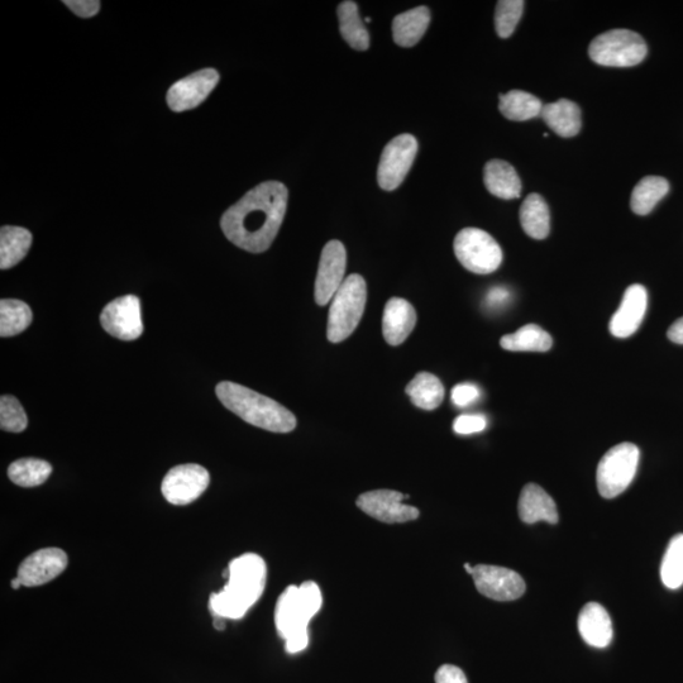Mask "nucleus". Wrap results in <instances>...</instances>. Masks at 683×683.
<instances>
[{
    "label": "nucleus",
    "mask_w": 683,
    "mask_h": 683,
    "mask_svg": "<svg viewBox=\"0 0 683 683\" xmlns=\"http://www.w3.org/2000/svg\"><path fill=\"white\" fill-rule=\"evenodd\" d=\"M417 324V313L412 304L401 298H391L385 305L382 333L390 346L407 341Z\"/></svg>",
    "instance_id": "18"
},
{
    "label": "nucleus",
    "mask_w": 683,
    "mask_h": 683,
    "mask_svg": "<svg viewBox=\"0 0 683 683\" xmlns=\"http://www.w3.org/2000/svg\"><path fill=\"white\" fill-rule=\"evenodd\" d=\"M322 605V591L314 581L286 587L275 609L277 633L285 640L286 652L296 654L307 649L310 620L319 613Z\"/></svg>",
    "instance_id": "3"
},
{
    "label": "nucleus",
    "mask_w": 683,
    "mask_h": 683,
    "mask_svg": "<svg viewBox=\"0 0 683 683\" xmlns=\"http://www.w3.org/2000/svg\"><path fill=\"white\" fill-rule=\"evenodd\" d=\"M339 31L348 45L357 51H366L370 47V33L367 31L365 22L362 21L355 2L347 0L339 4L338 9Z\"/></svg>",
    "instance_id": "24"
},
{
    "label": "nucleus",
    "mask_w": 683,
    "mask_h": 683,
    "mask_svg": "<svg viewBox=\"0 0 683 683\" xmlns=\"http://www.w3.org/2000/svg\"><path fill=\"white\" fill-rule=\"evenodd\" d=\"M499 109L506 119L523 122L541 117L543 104L536 95L522 90H511L508 94L500 95Z\"/></svg>",
    "instance_id": "29"
},
{
    "label": "nucleus",
    "mask_w": 683,
    "mask_h": 683,
    "mask_svg": "<svg viewBox=\"0 0 683 683\" xmlns=\"http://www.w3.org/2000/svg\"><path fill=\"white\" fill-rule=\"evenodd\" d=\"M219 83V74L214 69H204L186 76L167 92V104L171 111L185 112L199 107Z\"/></svg>",
    "instance_id": "15"
},
{
    "label": "nucleus",
    "mask_w": 683,
    "mask_h": 683,
    "mask_svg": "<svg viewBox=\"0 0 683 683\" xmlns=\"http://www.w3.org/2000/svg\"><path fill=\"white\" fill-rule=\"evenodd\" d=\"M52 466L38 458H22L8 467V477L14 484L22 487L40 486L49 479Z\"/></svg>",
    "instance_id": "32"
},
{
    "label": "nucleus",
    "mask_w": 683,
    "mask_h": 683,
    "mask_svg": "<svg viewBox=\"0 0 683 683\" xmlns=\"http://www.w3.org/2000/svg\"><path fill=\"white\" fill-rule=\"evenodd\" d=\"M471 576L480 594L491 600H518L527 590L523 577L509 568L477 565L474 566V573Z\"/></svg>",
    "instance_id": "14"
},
{
    "label": "nucleus",
    "mask_w": 683,
    "mask_h": 683,
    "mask_svg": "<svg viewBox=\"0 0 683 683\" xmlns=\"http://www.w3.org/2000/svg\"><path fill=\"white\" fill-rule=\"evenodd\" d=\"M436 683H468L465 672L456 666L443 665L436 673Z\"/></svg>",
    "instance_id": "39"
},
{
    "label": "nucleus",
    "mask_w": 683,
    "mask_h": 683,
    "mask_svg": "<svg viewBox=\"0 0 683 683\" xmlns=\"http://www.w3.org/2000/svg\"><path fill=\"white\" fill-rule=\"evenodd\" d=\"M500 346L510 352H547L553 346L551 334L536 324H528L501 338Z\"/></svg>",
    "instance_id": "27"
},
{
    "label": "nucleus",
    "mask_w": 683,
    "mask_h": 683,
    "mask_svg": "<svg viewBox=\"0 0 683 683\" xmlns=\"http://www.w3.org/2000/svg\"><path fill=\"white\" fill-rule=\"evenodd\" d=\"M367 302V285L364 277L353 274L347 277L333 296L328 314L327 337L332 343L346 341L364 315Z\"/></svg>",
    "instance_id": "5"
},
{
    "label": "nucleus",
    "mask_w": 683,
    "mask_h": 683,
    "mask_svg": "<svg viewBox=\"0 0 683 683\" xmlns=\"http://www.w3.org/2000/svg\"><path fill=\"white\" fill-rule=\"evenodd\" d=\"M480 398V389L476 385L465 382L458 384L452 390V401L456 407L465 408L474 404Z\"/></svg>",
    "instance_id": "37"
},
{
    "label": "nucleus",
    "mask_w": 683,
    "mask_h": 683,
    "mask_svg": "<svg viewBox=\"0 0 683 683\" xmlns=\"http://www.w3.org/2000/svg\"><path fill=\"white\" fill-rule=\"evenodd\" d=\"M68 562V554L60 548L40 549L21 563L17 577L26 587L45 585L61 575Z\"/></svg>",
    "instance_id": "16"
},
{
    "label": "nucleus",
    "mask_w": 683,
    "mask_h": 683,
    "mask_svg": "<svg viewBox=\"0 0 683 683\" xmlns=\"http://www.w3.org/2000/svg\"><path fill=\"white\" fill-rule=\"evenodd\" d=\"M668 191H670V184L665 178L646 176L635 185L630 207L638 216H647L666 197Z\"/></svg>",
    "instance_id": "30"
},
{
    "label": "nucleus",
    "mask_w": 683,
    "mask_h": 683,
    "mask_svg": "<svg viewBox=\"0 0 683 683\" xmlns=\"http://www.w3.org/2000/svg\"><path fill=\"white\" fill-rule=\"evenodd\" d=\"M484 183L489 193L496 198L511 200L519 198L522 194V181L517 171L509 162L503 160L487 162Z\"/></svg>",
    "instance_id": "21"
},
{
    "label": "nucleus",
    "mask_w": 683,
    "mask_h": 683,
    "mask_svg": "<svg viewBox=\"0 0 683 683\" xmlns=\"http://www.w3.org/2000/svg\"><path fill=\"white\" fill-rule=\"evenodd\" d=\"M661 579L668 589L677 590L683 585V534L671 539L661 566Z\"/></svg>",
    "instance_id": "33"
},
{
    "label": "nucleus",
    "mask_w": 683,
    "mask_h": 683,
    "mask_svg": "<svg viewBox=\"0 0 683 683\" xmlns=\"http://www.w3.org/2000/svg\"><path fill=\"white\" fill-rule=\"evenodd\" d=\"M405 393L415 407L423 410H434L442 404L444 386L437 376L429 372H420L409 382Z\"/></svg>",
    "instance_id": "28"
},
{
    "label": "nucleus",
    "mask_w": 683,
    "mask_h": 683,
    "mask_svg": "<svg viewBox=\"0 0 683 683\" xmlns=\"http://www.w3.org/2000/svg\"><path fill=\"white\" fill-rule=\"evenodd\" d=\"M11 586H12L13 590H18V589H21V586H23V585H22L21 580H19L18 577L16 576V579L12 580Z\"/></svg>",
    "instance_id": "43"
},
{
    "label": "nucleus",
    "mask_w": 683,
    "mask_h": 683,
    "mask_svg": "<svg viewBox=\"0 0 683 683\" xmlns=\"http://www.w3.org/2000/svg\"><path fill=\"white\" fill-rule=\"evenodd\" d=\"M429 23H431V11L424 6L399 14L393 21L395 44L401 47L417 45L427 32Z\"/></svg>",
    "instance_id": "23"
},
{
    "label": "nucleus",
    "mask_w": 683,
    "mask_h": 683,
    "mask_svg": "<svg viewBox=\"0 0 683 683\" xmlns=\"http://www.w3.org/2000/svg\"><path fill=\"white\" fill-rule=\"evenodd\" d=\"M288 200V188L280 181L257 185L223 214L224 236L251 253L269 250L284 222Z\"/></svg>",
    "instance_id": "1"
},
{
    "label": "nucleus",
    "mask_w": 683,
    "mask_h": 683,
    "mask_svg": "<svg viewBox=\"0 0 683 683\" xmlns=\"http://www.w3.org/2000/svg\"><path fill=\"white\" fill-rule=\"evenodd\" d=\"M346 266L345 245L336 240L328 242L320 255L317 280H315V302L320 307L332 302L333 296L341 288L345 281Z\"/></svg>",
    "instance_id": "13"
},
{
    "label": "nucleus",
    "mask_w": 683,
    "mask_h": 683,
    "mask_svg": "<svg viewBox=\"0 0 683 683\" xmlns=\"http://www.w3.org/2000/svg\"><path fill=\"white\" fill-rule=\"evenodd\" d=\"M216 394L229 412L257 428L272 433H289L296 428L295 415L289 409L246 386L222 381Z\"/></svg>",
    "instance_id": "4"
},
{
    "label": "nucleus",
    "mask_w": 683,
    "mask_h": 683,
    "mask_svg": "<svg viewBox=\"0 0 683 683\" xmlns=\"http://www.w3.org/2000/svg\"><path fill=\"white\" fill-rule=\"evenodd\" d=\"M648 54L646 41L629 30H613L597 36L589 47V56L597 65L608 68H632Z\"/></svg>",
    "instance_id": "6"
},
{
    "label": "nucleus",
    "mask_w": 683,
    "mask_h": 683,
    "mask_svg": "<svg viewBox=\"0 0 683 683\" xmlns=\"http://www.w3.org/2000/svg\"><path fill=\"white\" fill-rule=\"evenodd\" d=\"M365 22H367V23L371 22V18H366Z\"/></svg>",
    "instance_id": "45"
},
{
    "label": "nucleus",
    "mask_w": 683,
    "mask_h": 683,
    "mask_svg": "<svg viewBox=\"0 0 683 683\" xmlns=\"http://www.w3.org/2000/svg\"><path fill=\"white\" fill-rule=\"evenodd\" d=\"M579 630L582 639L595 648L608 647L613 640V622L608 611L597 603L584 606L579 615Z\"/></svg>",
    "instance_id": "20"
},
{
    "label": "nucleus",
    "mask_w": 683,
    "mask_h": 683,
    "mask_svg": "<svg viewBox=\"0 0 683 683\" xmlns=\"http://www.w3.org/2000/svg\"><path fill=\"white\" fill-rule=\"evenodd\" d=\"M523 0H500L496 6L495 28L499 37L509 38L523 16Z\"/></svg>",
    "instance_id": "34"
},
{
    "label": "nucleus",
    "mask_w": 683,
    "mask_h": 683,
    "mask_svg": "<svg viewBox=\"0 0 683 683\" xmlns=\"http://www.w3.org/2000/svg\"><path fill=\"white\" fill-rule=\"evenodd\" d=\"M32 318V310L26 303L16 299H3L0 302V336L13 337L26 331Z\"/></svg>",
    "instance_id": "31"
},
{
    "label": "nucleus",
    "mask_w": 683,
    "mask_h": 683,
    "mask_svg": "<svg viewBox=\"0 0 683 683\" xmlns=\"http://www.w3.org/2000/svg\"><path fill=\"white\" fill-rule=\"evenodd\" d=\"M511 294L505 288H493L487 293L485 305L487 309L495 310L505 307L510 302Z\"/></svg>",
    "instance_id": "40"
},
{
    "label": "nucleus",
    "mask_w": 683,
    "mask_h": 683,
    "mask_svg": "<svg viewBox=\"0 0 683 683\" xmlns=\"http://www.w3.org/2000/svg\"><path fill=\"white\" fill-rule=\"evenodd\" d=\"M76 16L81 18L94 17L99 12L100 2L95 0H68L64 2Z\"/></svg>",
    "instance_id": "38"
},
{
    "label": "nucleus",
    "mask_w": 683,
    "mask_h": 683,
    "mask_svg": "<svg viewBox=\"0 0 683 683\" xmlns=\"http://www.w3.org/2000/svg\"><path fill=\"white\" fill-rule=\"evenodd\" d=\"M518 509L519 517L524 523H558L556 503H554L551 496L537 484H528L524 486L522 494H520Z\"/></svg>",
    "instance_id": "19"
},
{
    "label": "nucleus",
    "mask_w": 683,
    "mask_h": 683,
    "mask_svg": "<svg viewBox=\"0 0 683 683\" xmlns=\"http://www.w3.org/2000/svg\"><path fill=\"white\" fill-rule=\"evenodd\" d=\"M541 117L547 126L561 137H575L581 130V109L568 99L543 105Z\"/></svg>",
    "instance_id": "22"
},
{
    "label": "nucleus",
    "mask_w": 683,
    "mask_h": 683,
    "mask_svg": "<svg viewBox=\"0 0 683 683\" xmlns=\"http://www.w3.org/2000/svg\"><path fill=\"white\" fill-rule=\"evenodd\" d=\"M458 261L474 274H493L503 262V250L489 233L479 228H465L453 243Z\"/></svg>",
    "instance_id": "8"
},
{
    "label": "nucleus",
    "mask_w": 683,
    "mask_h": 683,
    "mask_svg": "<svg viewBox=\"0 0 683 683\" xmlns=\"http://www.w3.org/2000/svg\"><path fill=\"white\" fill-rule=\"evenodd\" d=\"M463 567H465L466 572L470 573V575L474 573V566H471L470 563H465V566Z\"/></svg>",
    "instance_id": "44"
},
{
    "label": "nucleus",
    "mask_w": 683,
    "mask_h": 683,
    "mask_svg": "<svg viewBox=\"0 0 683 683\" xmlns=\"http://www.w3.org/2000/svg\"><path fill=\"white\" fill-rule=\"evenodd\" d=\"M223 577L228 582L222 591L210 595V613L214 618L242 619L264 594L267 581L266 562L259 554H242L229 563Z\"/></svg>",
    "instance_id": "2"
},
{
    "label": "nucleus",
    "mask_w": 683,
    "mask_h": 683,
    "mask_svg": "<svg viewBox=\"0 0 683 683\" xmlns=\"http://www.w3.org/2000/svg\"><path fill=\"white\" fill-rule=\"evenodd\" d=\"M104 331L122 341H135L143 333L140 299L135 295L114 299L100 314Z\"/></svg>",
    "instance_id": "12"
},
{
    "label": "nucleus",
    "mask_w": 683,
    "mask_h": 683,
    "mask_svg": "<svg viewBox=\"0 0 683 683\" xmlns=\"http://www.w3.org/2000/svg\"><path fill=\"white\" fill-rule=\"evenodd\" d=\"M408 495L394 490H374L358 496V509L369 517L386 524L408 523L417 520L420 511L414 506L404 504Z\"/></svg>",
    "instance_id": "11"
},
{
    "label": "nucleus",
    "mask_w": 683,
    "mask_h": 683,
    "mask_svg": "<svg viewBox=\"0 0 683 683\" xmlns=\"http://www.w3.org/2000/svg\"><path fill=\"white\" fill-rule=\"evenodd\" d=\"M28 418L21 403L12 395H3L0 399V428L9 433L26 431Z\"/></svg>",
    "instance_id": "35"
},
{
    "label": "nucleus",
    "mask_w": 683,
    "mask_h": 683,
    "mask_svg": "<svg viewBox=\"0 0 683 683\" xmlns=\"http://www.w3.org/2000/svg\"><path fill=\"white\" fill-rule=\"evenodd\" d=\"M487 427V419L482 414H463L456 418L453 423V431L461 436H468V434H475L485 431Z\"/></svg>",
    "instance_id": "36"
},
{
    "label": "nucleus",
    "mask_w": 683,
    "mask_h": 683,
    "mask_svg": "<svg viewBox=\"0 0 683 683\" xmlns=\"http://www.w3.org/2000/svg\"><path fill=\"white\" fill-rule=\"evenodd\" d=\"M32 240V233L26 228L2 227V231H0V269H11L25 259L32 246Z\"/></svg>",
    "instance_id": "25"
},
{
    "label": "nucleus",
    "mask_w": 683,
    "mask_h": 683,
    "mask_svg": "<svg viewBox=\"0 0 683 683\" xmlns=\"http://www.w3.org/2000/svg\"><path fill=\"white\" fill-rule=\"evenodd\" d=\"M667 337L670 338L673 343L683 345V317L677 319L676 322L672 324L670 329H668Z\"/></svg>",
    "instance_id": "41"
},
{
    "label": "nucleus",
    "mask_w": 683,
    "mask_h": 683,
    "mask_svg": "<svg viewBox=\"0 0 683 683\" xmlns=\"http://www.w3.org/2000/svg\"><path fill=\"white\" fill-rule=\"evenodd\" d=\"M639 457V448L629 442L605 453L596 474L597 489L603 498L614 499L628 489L637 474Z\"/></svg>",
    "instance_id": "7"
},
{
    "label": "nucleus",
    "mask_w": 683,
    "mask_h": 683,
    "mask_svg": "<svg viewBox=\"0 0 683 683\" xmlns=\"http://www.w3.org/2000/svg\"><path fill=\"white\" fill-rule=\"evenodd\" d=\"M418 154V141L412 135H400L391 140L382 151L377 181L380 188L393 191L399 188Z\"/></svg>",
    "instance_id": "9"
},
{
    "label": "nucleus",
    "mask_w": 683,
    "mask_h": 683,
    "mask_svg": "<svg viewBox=\"0 0 683 683\" xmlns=\"http://www.w3.org/2000/svg\"><path fill=\"white\" fill-rule=\"evenodd\" d=\"M648 307V293L643 285L625 290L622 304L610 320V333L616 338H628L638 331Z\"/></svg>",
    "instance_id": "17"
},
{
    "label": "nucleus",
    "mask_w": 683,
    "mask_h": 683,
    "mask_svg": "<svg viewBox=\"0 0 683 683\" xmlns=\"http://www.w3.org/2000/svg\"><path fill=\"white\" fill-rule=\"evenodd\" d=\"M210 475L203 466L188 463L171 468L162 481L164 498L173 505H188L208 489Z\"/></svg>",
    "instance_id": "10"
},
{
    "label": "nucleus",
    "mask_w": 683,
    "mask_h": 683,
    "mask_svg": "<svg viewBox=\"0 0 683 683\" xmlns=\"http://www.w3.org/2000/svg\"><path fill=\"white\" fill-rule=\"evenodd\" d=\"M520 223L523 231L534 240H544L551 231V216L544 199L539 194H530L520 208Z\"/></svg>",
    "instance_id": "26"
},
{
    "label": "nucleus",
    "mask_w": 683,
    "mask_h": 683,
    "mask_svg": "<svg viewBox=\"0 0 683 683\" xmlns=\"http://www.w3.org/2000/svg\"><path fill=\"white\" fill-rule=\"evenodd\" d=\"M213 625L219 632H222V630L226 629V619L218 618V616H216L213 620Z\"/></svg>",
    "instance_id": "42"
}]
</instances>
